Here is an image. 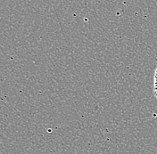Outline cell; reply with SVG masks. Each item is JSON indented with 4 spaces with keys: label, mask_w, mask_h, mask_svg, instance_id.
Wrapping results in <instances>:
<instances>
[{
    "label": "cell",
    "mask_w": 157,
    "mask_h": 154,
    "mask_svg": "<svg viewBox=\"0 0 157 154\" xmlns=\"http://www.w3.org/2000/svg\"><path fill=\"white\" fill-rule=\"evenodd\" d=\"M157 83V68L155 69V84Z\"/></svg>",
    "instance_id": "2"
},
{
    "label": "cell",
    "mask_w": 157,
    "mask_h": 154,
    "mask_svg": "<svg viewBox=\"0 0 157 154\" xmlns=\"http://www.w3.org/2000/svg\"><path fill=\"white\" fill-rule=\"evenodd\" d=\"M154 93H155V96L157 98V83L154 86Z\"/></svg>",
    "instance_id": "1"
}]
</instances>
